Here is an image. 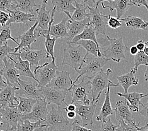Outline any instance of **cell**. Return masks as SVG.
<instances>
[{
    "instance_id": "obj_33",
    "label": "cell",
    "mask_w": 148,
    "mask_h": 131,
    "mask_svg": "<svg viewBox=\"0 0 148 131\" xmlns=\"http://www.w3.org/2000/svg\"><path fill=\"white\" fill-rule=\"evenodd\" d=\"M18 99L19 104L16 107L21 115H26L30 113L37 102V100L34 98H26L20 96H18Z\"/></svg>"
},
{
    "instance_id": "obj_16",
    "label": "cell",
    "mask_w": 148,
    "mask_h": 131,
    "mask_svg": "<svg viewBox=\"0 0 148 131\" xmlns=\"http://www.w3.org/2000/svg\"><path fill=\"white\" fill-rule=\"evenodd\" d=\"M98 101L91 102L89 105H84L76 103L75 104L76 109V113L82 120V125L83 127L86 126H92L93 123V118L96 110L97 104Z\"/></svg>"
},
{
    "instance_id": "obj_52",
    "label": "cell",
    "mask_w": 148,
    "mask_h": 131,
    "mask_svg": "<svg viewBox=\"0 0 148 131\" xmlns=\"http://www.w3.org/2000/svg\"><path fill=\"white\" fill-rule=\"evenodd\" d=\"M136 47L138 49L139 51H143V50L146 47V44L145 42H144L143 40H140L137 42V44L136 45Z\"/></svg>"
},
{
    "instance_id": "obj_25",
    "label": "cell",
    "mask_w": 148,
    "mask_h": 131,
    "mask_svg": "<svg viewBox=\"0 0 148 131\" xmlns=\"http://www.w3.org/2000/svg\"><path fill=\"white\" fill-rule=\"evenodd\" d=\"M102 8L103 9L108 8L110 12H113L114 10L117 11V18L118 19H121L123 16L131 6L130 0H115L111 2H108L107 5H105L103 3H101Z\"/></svg>"
},
{
    "instance_id": "obj_1",
    "label": "cell",
    "mask_w": 148,
    "mask_h": 131,
    "mask_svg": "<svg viewBox=\"0 0 148 131\" xmlns=\"http://www.w3.org/2000/svg\"><path fill=\"white\" fill-rule=\"evenodd\" d=\"M103 45H100V49L103 57L110 59L116 62H119L122 59H125V52L127 46L122 37L112 38L109 36L103 39Z\"/></svg>"
},
{
    "instance_id": "obj_37",
    "label": "cell",
    "mask_w": 148,
    "mask_h": 131,
    "mask_svg": "<svg viewBox=\"0 0 148 131\" xmlns=\"http://www.w3.org/2000/svg\"><path fill=\"white\" fill-rule=\"evenodd\" d=\"M76 10L71 16V19L75 21H82L90 17L89 13L86 12L88 7L75 1Z\"/></svg>"
},
{
    "instance_id": "obj_35",
    "label": "cell",
    "mask_w": 148,
    "mask_h": 131,
    "mask_svg": "<svg viewBox=\"0 0 148 131\" xmlns=\"http://www.w3.org/2000/svg\"><path fill=\"white\" fill-rule=\"evenodd\" d=\"M42 36L45 38V47L47 55L52 58V60L55 59L54 56V45L56 44V38L52 37L50 35V29L49 28L47 30H42Z\"/></svg>"
},
{
    "instance_id": "obj_11",
    "label": "cell",
    "mask_w": 148,
    "mask_h": 131,
    "mask_svg": "<svg viewBox=\"0 0 148 131\" xmlns=\"http://www.w3.org/2000/svg\"><path fill=\"white\" fill-rule=\"evenodd\" d=\"M47 105L48 104L44 98L37 99L32 112L28 114L22 115L21 122L24 120L29 119L30 121L32 120L34 122H37L40 120L45 122L49 114Z\"/></svg>"
},
{
    "instance_id": "obj_45",
    "label": "cell",
    "mask_w": 148,
    "mask_h": 131,
    "mask_svg": "<svg viewBox=\"0 0 148 131\" xmlns=\"http://www.w3.org/2000/svg\"><path fill=\"white\" fill-rule=\"evenodd\" d=\"M72 129L71 131H92L91 129H89L86 127H83L80 124V122L78 120H75L72 123Z\"/></svg>"
},
{
    "instance_id": "obj_20",
    "label": "cell",
    "mask_w": 148,
    "mask_h": 131,
    "mask_svg": "<svg viewBox=\"0 0 148 131\" xmlns=\"http://www.w3.org/2000/svg\"><path fill=\"white\" fill-rule=\"evenodd\" d=\"M21 58L25 61H28L30 63V68L33 66L36 67L40 66L39 61L45 58H51L47 55V52L44 49L34 50V49L23 48L18 52Z\"/></svg>"
},
{
    "instance_id": "obj_59",
    "label": "cell",
    "mask_w": 148,
    "mask_h": 131,
    "mask_svg": "<svg viewBox=\"0 0 148 131\" xmlns=\"http://www.w3.org/2000/svg\"><path fill=\"white\" fill-rule=\"evenodd\" d=\"M144 77H145V81H148V68L146 69V72L144 73Z\"/></svg>"
},
{
    "instance_id": "obj_22",
    "label": "cell",
    "mask_w": 148,
    "mask_h": 131,
    "mask_svg": "<svg viewBox=\"0 0 148 131\" xmlns=\"http://www.w3.org/2000/svg\"><path fill=\"white\" fill-rule=\"evenodd\" d=\"M10 57L14 62V65H15L16 69L18 71L20 76L31 78L34 81H36L34 74L31 71L29 62L28 61L23 60L22 58H21L20 53L13 52L10 54Z\"/></svg>"
},
{
    "instance_id": "obj_62",
    "label": "cell",
    "mask_w": 148,
    "mask_h": 131,
    "mask_svg": "<svg viewBox=\"0 0 148 131\" xmlns=\"http://www.w3.org/2000/svg\"><path fill=\"white\" fill-rule=\"evenodd\" d=\"M2 29H3V27H1V26H0V30L1 31V30H2Z\"/></svg>"
},
{
    "instance_id": "obj_31",
    "label": "cell",
    "mask_w": 148,
    "mask_h": 131,
    "mask_svg": "<svg viewBox=\"0 0 148 131\" xmlns=\"http://www.w3.org/2000/svg\"><path fill=\"white\" fill-rule=\"evenodd\" d=\"M53 8L56 9V12L66 13H74L76 7L73 5L75 0H51Z\"/></svg>"
},
{
    "instance_id": "obj_51",
    "label": "cell",
    "mask_w": 148,
    "mask_h": 131,
    "mask_svg": "<svg viewBox=\"0 0 148 131\" xmlns=\"http://www.w3.org/2000/svg\"><path fill=\"white\" fill-rule=\"evenodd\" d=\"M65 105H66V107L64 108V110L67 112H76V107L75 104H70L68 105L67 103H65Z\"/></svg>"
},
{
    "instance_id": "obj_39",
    "label": "cell",
    "mask_w": 148,
    "mask_h": 131,
    "mask_svg": "<svg viewBox=\"0 0 148 131\" xmlns=\"http://www.w3.org/2000/svg\"><path fill=\"white\" fill-rule=\"evenodd\" d=\"M8 40H12L17 45H19V42L15 38H13L11 34V30L9 27H3L0 32V45H4Z\"/></svg>"
},
{
    "instance_id": "obj_3",
    "label": "cell",
    "mask_w": 148,
    "mask_h": 131,
    "mask_svg": "<svg viewBox=\"0 0 148 131\" xmlns=\"http://www.w3.org/2000/svg\"><path fill=\"white\" fill-rule=\"evenodd\" d=\"M112 73V69L108 68L106 71H103V70H101L96 75L88 79L91 84V97H92L91 102L98 101L101 92L105 88H107L110 85H111L112 87L119 86V83L115 84L112 82L110 80H109V76Z\"/></svg>"
},
{
    "instance_id": "obj_40",
    "label": "cell",
    "mask_w": 148,
    "mask_h": 131,
    "mask_svg": "<svg viewBox=\"0 0 148 131\" xmlns=\"http://www.w3.org/2000/svg\"><path fill=\"white\" fill-rule=\"evenodd\" d=\"M13 52H15V48L10 47L7 42L4 45H0V69H2L1 66L4 59L8 58Z\"/></svg>"
},
{
    "instance_id": "obj_9",
    "label": "cell",
    "mask_w": 148,
    "mask_h": 131,
    "mask_svg": "<svg viewBox=\"0 0 148 131\" xmlns=\"http://www.w3.org/2000/svg\"><path fill=\"white\" fill-rule=\"evenodd\" d=\"M0 111L3 114L2 127H6V131H16L18 122H21L22 115L18 112L17 107H0Z\"/></svg>"
},
{
    "instance_id": "obj_10",
    "label": "cell",
    "mask_w": 148,
    "mask_h": 131,
    "mask_svg": "<svg viewBox=\"0 0 148 131\" xmlns=\"http://www.w3.org/2000/svg\"><path fill=\"white\" fill-rule=\"evenodd\" d=\"M37 26L38 22H36L27 32L15 38L16 40H20V43L19 45L15 48L14 53L18 52L21 49L23 48L31 49V45L36 42L38 37L42 36V30H37V31H36Z\"/></svg>"
},
{
    "instance_id": "obj_55",
    "label": "cell",
    "mask_w": 148,
    "mask_h": 131,
    "mask_svg": "<svg viewBox=\"0 0 148 131\" xmlns=\"http://www.w3.org/2000/svg\"><path fill=\"white\" fill-rule=\"evenodd\" d=\"M96 1V6L98 7V5L101 4V3H103V1H108V2H111L113 1H115V0H95Z\"/></svg>"
},
{
    "instance_id": "obj_58",
    "label": "cell",
    "mask_w": 148,
    "mask_h": 131,
    "mask_svg": "<svg viewBox=\"0 0 148 131\" xmlns=\"http://www.w3.org/2000/svg\"><path fill=\"white\" fill-rule=\"evenodd\" d=\"M3 114L0 111V128L2 127L3 125Z\"/></svg>"
},
{
    "instance_id": "obj_6",
    "label": "cell",
    "mask_w": 148,
    "mask_h": 131,
    "mask_svg": "<svg viewBox=\"0 0 148 131\" xmlns=\"http://www.w3.org/2000/svg\"><path fill=\"white\" fill-rule=\"evenodd\" d=\"M45 122L46 131H61L70 125L69 120L64 117L62 110L54 107H52L49 112Z\"/></svg>"
},
{
    "instance_id": "obj_18",
    "label": "cell",
    "mask_w": 148,
    "mask_h": 131,
    "mask_svg": "<svg viewBox=\"0 0 148 131\" xmlns=\"http://www.w3.org/2000/svg\"><path fill=\"white\" fill-rule=\"evenodd\" d=\"M19 87L7 85L0 91V107H16L19 104V99L16 97V91Z\"/></svg>"
},
{
    "instance_id": "obj_41",
    "label": "cell",
    "mask_w": 148,
    "mask_h": 131,
    "mask_svg": "<svg viewBox=\"0 0 148 131\" xmlns=\"http://www.w3.org/2000/svg\"><path fill=\"white\" fill-rule=\"evenodd\" d=\"M119 125H115L112 122L110 118H107L105 122H102L100 131H117Z\"/></svg>"
},
{
    "instance_id": "obj_43",
    "label": "cell",
    "mask_w": 148,
    "mask_h": 131,
    "mask_svg": "<svg viewBox=\"0 0 148 131\" xmlns=\"http://www.w3.org/2000/svg\"><path fill=\"white\" fill-rule=\"evenodd\" d=\"M107 25L112 28V29H118L119 27H122V21L121 20L118 19L117 17L111 16L110 15H108V19L107 21Z\"/></svg>"
},
{
    "instance_id": "obj_50",
    "label": "cell",
    "mask_w": 148,
    "mask_h": 131,
    "mask_svg": "<svg viewBox=\"0 0 148 131\" xmlns=\"http://www.w3.org/2000/svg\"><path fill=\"white\" fill-rule=\"evenodd\" d=\"M7 85H8V84H7L6 81L3 79L1 69H0V91L5 89Z\"/></svg>"
},
{
    "instance_id": "obj_49",
    "label": "cell",
    "mask_w": 148,
    "mask_h": 131,
    "mask_svg": "<svg viewBox=\"0 0 148 131\" xmlns=\"http://www.w3.org/2000/svg\"><path fill=\"white\" fill-rule=\"evenodd\" d=\"M143 109L140 111H139L138 113L140 115L145 117L148 122V102L145 104H142Z\"/></svg>"
},
{
    "instance_id": "obj_28",
    "label": "cell",
    "mask_w": 148,
    "mask_h": 131,
    "mask_svg": "<svg viewBox=\"0 0 148 131\" xmlns=\"http://www.w3.org/2000/svg\"><path fill=\"white\" fill-rule=\"evenodd\" d=\"M35 0H14L11 10H18L26 13L34 14V8H38Z\"/></svg>"
},
{
    "instance_id": "obj_44",
    "label": "cell",
    "mask_w": 148,
    "mask_h": 131,
    "mask_svg": "<svg viewBox=\"0 0 148 131\" xmlns=\"http://www.w3.org/2000/svg\"><path fill=\"white\" fill-rule=\"evenodd\" d=\"M14 0H0V11L8 13L12 10Z\"/></svg>"
},
{
    "instance_id": "obj_21",
    "label": "cell",
    "mask_w": 148,
    "mask_h": 131,
    "mask_svg": "<svg viewBox=\"0 0 148 131\" xmlns=\"http://www.w3.org/2000/svg\"><path fill=\"white\" fill-rule=\"evenodd\" d=\"M91 25V19L88 18L82 21H75L70 18L67 22L68 29V36L67 37V44L70 43L74 38L83 32L88 26Z\"/></svg>"
},
{
    "instance_id": "obj_30",
    "label": "cell",
    "mask_w": 148,
    "mask_h": 131,
    "mask_svg": "<svg viewBox=\"0 0 148 131\" xmlns=\"http://www.w3.org/2000/svg\"><path fill=\"white\" fill-rule=\"evenodd\" d=\"M132 72L130 71L128 73L117 77L119 84H121L124 88V93H128V90L131 86H136L139 83V80Z\"/></svg>"
},
{
    "instance_id": "obj_32",
    "label": "cell",
    "mask_w": 148,
    "mask_h": 131,
    "mask_svg": "<svg viewBox=\"0 0 148 131\" xmlns=\"http://www.w3.org/2000/svg\"><path fill=\"white\" fill-rule=\"evenodd\" d=\"M81 40H92L96 43L98 47L100 49V45L98 44V42L97 38V35H96V33H95V30L94 29L93 27L91 25L90 26H88L86 29L83 31L82 33H81L79 35L76 36L73 38V40L70 42V43H68V44H73L75 43H76V42H77Z\"/></svg>"
},
{
    "instance_id": "obj_47",
    "label": "cell",
    "mask_w": 148,
    "mask_h": 131,
    "mask_svg": "<svg viewBox=\"0 0 148 131\" xmlns=\"http://www.w3.org/2000/svg\"><path fill=\"white\" fill-rule=\"evenodd\" d=\"M77 3L87 6L88 8H95L96 7V1L95 0H75Z\"/></svg>"
},
{
    "instance_id": "obj_57",
    "label": "cell",
    "mask_w": 148,
    "mask_h": 131,
    "mask_svg": "<svg viewBox=\"0 0 148 131\" xmlns=\"http://www.w3.org/2000/svg\"><path fill=\"white\" fill-rule=\"evenodd\" d=\"M140 131H148V123H147L144 126L140 127Z\"/></svg>"
},
{
    "instance_id": "obj_42",
    "label": "cell",
    "mask_w": 148,
    "mask_h": 131,
    "mask_svg": "<svg viewBox=\"0 0 148 131\" xmlns=\"http://www.w3.org/2000/svg\"><path fill=\"white\" fill-rule=\"evenodd\" d=\"M119 127L117 128V131H140V127H136L132 125L128 124L125 122L124 120L119 121Z\"/></svg>"
},
{
    "instance_id": "obj_29",
    "label": "cell",
    "mask_w": 148,
    "mask_h": 131,
    "mask_svg": "<svg viewBox=\"0 0 148 131\" xmlns=\"http://www.w3.org/2000/svg\"><path fill=\"white\" fill-rule=\"evenodd\" d=\"M120 20L122 22H124L125 25L130 29L146 30L148 27V22L139 17L129 15L125 19H121Z\"/></svg>"
},
{
    "instance_id": "obj_19",
    "label": "cell",
    "mask_w": 148,
    "mask_h": 131,
    "mask_svg": "<svg viewBox=\"0 0 148 131\" xmlns=\"http://www.w3.org/2000/svg\"><path fill=\"white\" fill-rule=\"evenodd\" d=\"M56 12V9L52 8L51 12V21L49 24V29H50V35L52 37L57 38H66L68 36V29L67 26V22L69 20V18L68 16L64 17L61 22L57 24H54V13Z\"/></svg>"
},
{
    "instance_id": "obj_15",
    "label": "cell",
    "mask_w": 148,
    "mask_h": 131,
    "mask_svg": "<svg viewBox=\"0 0 148 131\" xmlns=\"http://www.w3.org/2000/svg\"><path fill=\"white\" fill-rule=\"evenodd\" d=\"M40 89L44 98L48 105L54 104L60 108L63 104H65V99L68 91L56 90L49 86L42 88Z\"/></svg>"
},
{
    "instance_id": "obj_38",
    "label": "cell",
    "mask_w": 148,
    "mask_h": 131,
    "mask_svg": "<svg viewBox=\"0 0 148 131\" xmlns=\"http://www.w3.org/2000/svg\"><path fill=\"white\" fill-rule=\"evenodd\" d=\"M134 67L130 69V71L135 74L139 66L140 65H145L148 66V56H147L143 51H139V52L134 56Z\"/></svg>"
},
{
    "instance_id": "obj_24",
    "label": "cell",
    "mask_w": 148,
    "mask_h": 131,
    "mask_svg": "<svg viewBox=\"0 0 148 131\" xmlns=\"http://www.w3.org/2000/svg\"><path fill=\"white\" fill-rule=\"evenodd\" d=\"M8 13L9 14L10 19L6 27H9L12 23L28 24L29 22H36V17H35L34 14L26 13L16 10H9Z\"/></svg>"
},
{
    "instance_id": "obj_26",
    "label": "cell",
    "mask_w": 148,
    "mask_h": 131,
    "mask_svg": "<svg viewBox=\"0 0 148 131\" xmlns=\"http://www.w3.org/2000/svg\"><path fill=\"white\" fill-rule=\"evenodd\" d=\"M117 95L121 97H124L125 99L130 111L138 112L139 109V106L143 104L140 102V99L144 98V95L143 93H137V92H132V93H117Z\"/></svg>"
},
{
    "instance_id": "obj_60",
    "label": "cell",
    "mask_w": 148,
    "mask_h": 131,
    "mask_svg": "<svg viewBox=\"0 0 148 131\" xmlns=\"http://www.w3.org/2000/svg\"><path fill=\"white\" fill-rule=\"evenodd\" d=\"M34 131H46V130H45V127H40V128L36 129Z\"/></svg>"
},
{
    "instance_id": "obj_5",
    "label": "cell",
    "mask_w": 148,
    "mask_h": 131,
    "mask_svg": "<svg viewBox=\"0 0 148 131\" xmlns=\"http://www.w3.org/2000/svg\"><path fill=\"white\" fill-rule=\"evenodd\" d=\"M58 66L56 64V59H54L35 68L34 74L38 87L44 88L51 83L56 76Z\"/></svg>"
},
{
    "instance_id": "obj_56",
    "label": "cell",
    "mask_w": 148,
    "mask_h": 131,
    "mask_svg": "<svg viewBox=\"0 0 148 131\" xmlns=\"http://www.w3.org/2000/svg\"><path fill=\"white\" fill-rule=\"evenodd\" d=\"M145 44H146V47L143 50V52L147 56H148V41L145 42Z\"/></svg>"
},
{
    "instance_id": "obj_36",
    "label": "cell",
    "mask_w": 148,
    "mask_h": 131,
    "mask_svg": "<svg viewBox=\"0 0 148 131\" xmlns=\"http://www.w3.org/2000/svg\"><path fill=\"white\" fill-rule=\"evenodd\" d=\"M43 122L40 120L32 122H30L29 119L24 120L22 122H18L16 131H34L36 129L40 127H45L46 125L43 123Z\"/></svg>"
},
{
    "instance_id": "obj_61",
    "label": "cell",
    "mask_w": 148,
    "mask_h": 131,
    "mask_svg": "<svg viewBox=\"0 0 148 131\" xmlns=\"http://www.w3.org/2000/svg\"><path fill=\"white\" fill-rule=\"evenodd\" d=\"M148 97V93H146V94H145L144 95V97Z\"/></svg>"
},
{
    "instance_id": "obj_27",
    "label": "cell",
    "mask_w": 148,
    "mask_h": 131,
    "mask_svg": "<svg viewBox=\"0 0 148 131\" xmlns=\"http://www.w3.org/2000/svg\"><path fill=\"white\" fill-rule=\"evenodd\" d=\"M112 87L111 85L107 88L106 92L105 93V98L103 105L101 106L100 114L97 115V120L98 121L103 122L108 118V116L112 115L114 112V108L112 107L110 98V88Z\"/></svg>"
},
{
    "instance_id": "obj_2",
    "label": "cell",
    "mask_w": 148,
    "mask_h": 131,
    "mask_svg": "<svg viewBox=\"0 0 148 131\" xmlns=\"http://www.w3.org/2000/svg\"><path fill=\"white\" fill-rule=\"evenodd\" d=\"M86 51L82 46L68 44L64 51V57L60 65H67L79 73L87 57Z\"/></svg>"
},
{
    "instance_id": "obj_48",
    "label": "cell",
    "mask_w": 148,
    "mask_h": 131,
    "mask_svg": "<svg viewBox=\"0 0 148 131\" xmlns=\"http://www.w3.org/2000/svg\"><path fill=\"white\" fill-rule=\"evenodd\" d=\"M130 4L131 6H136L138 7L144 6L146 7L148 11V3L147 0H130Z\"/></svg>"
},
{
    "instance_id": "obj_54",
    "label": "cell",
    "mask_w": 148,
    "mask_h": 131,
    "mask_svg": "<svg viewBox=\"0 0 148 131\" xmlns=\"http://www.w3.org/2000/svg\"><path fill=\"white\" fill-rule=\"evenodd\" d=\"M76 115V112H67V117L70 119H75Z\"/></svg>"
},
{
    "instance_id": "obj_13",
    "label": "cell",
    "mask_w": 148,
    "mask_h": 131,
    "mask_svg": "<svg viewBox=\"0 0 148 131\" xmlns=\"http://www.w3.org/2000/svg\"><path fill=\"white\" fill-rule=\"evenodd\" d=\"M10 56L8 58H5L3 61L4 66L1 69L3 76L5 78L8 85L19 87L18 79L20 78V76Z\"/></svg>"
},
{
    "instance_id": "obj_34",
    "label": "cell",
    "mask_w": 148,
    "mask_h": 131,
    "mask_svg": "<svg viewBox=\"0 0 148 131\" xmlns=\"http://www.w3.org/2000/svg\"><path fill=\"white\" fill-rule=\"evenodd\" d=\"M73 44L82 46L86 50L87 55L91 54L96 56V57H102L101 53L99 48L98 47L96 43L92 40H81Z\"/></svg>"
},
{
    "instance_id": "obj_63",
    "label": "cell",
    "mask_w": 148,
    "mask_h": 131,
    "mask_svg": "<svg viewBox=\"0 0 148 131\" xmlns=\"http://www.w3.org/2000/svg\"><path fill=\"white\" fill-rule=\"evenodd\" d=\"M0 131H6V130H0Z\"/></svg>"
},
{
    "instance_id": "obj_17",
    "label": "cell",
    "mask_w": 148,
    "mask_h": 131,
    "mask_svg": "<svg viewBox=\"0 0 148 131\" xmlns=\"http://www.w3.org/2000/svg\"><path fill=\"white\" fill-rule=\"evenodd\" d=\"M73 81L70 73L65 71H57L54 78L47 86L56 90L69 91L73 86Z\"/></svg>"
},
{
    "instance_id": "obj_53",
    "label": "cell",
    "mask_w": 148,
    "mask_h": 131,
    "mask_svg": "<svg viewBox=\"0 0 148 131\" xmlns=\"http://www.w3.org/2000/svg\"><path fill=\"white\" fill-rule=\"evenodd\" d=\"M130 52L132 55L136 56L137 53L139 52V51H138V49H137V48L136 47V45H133L130 48Z\"/></svg>"
},
{
    "instance_id": "obj_4",
    "label": "cell",
    "mask_w": 148,
    "mask_h": 131,
    "mask_svg": "<svg viewBox=\"0 0 148 131\" xmlns=\"http://www.w3.org/2000/svg\"><path fill=\"white\" fill-rule=\"evenodd\" d=\"M110 60V59L103 57V56L96 57L91 54L88 55L84 65L79 73V76H77L76 80L73 81V86L75 85L81 77L84 76L88 79L96 75L98 73L102 70V68Z\"/></svg>"
},
{
    "instance_id": "obj_46",
    "label": "cell",
    "mask_w": 148,
    "mask_h": 131,
    "mask_svg": "<svg viewBox=\"0 0 148 131\" xmlns=\"http://www.w3.org/2000/svg\"><path fill=\"white\" fill-rule=\"evenodd\" d=\"M9 19L10 16L8 13L0 11V26H1L3 28L5 27Z\"/></svg>"
},
{
    "instance_id": "obj_12",
    "label": "cell",
    "mask_w": 148,
    "mask_h": 131,
    "mask_svg": "<svg viewBox=\"0 0 148 131\" xmlns=\"http://www.w3.org/2000/svg\"><path fill=\"white\" fill-rule=\"evenodd\" d=\"M88 9L90 11L91 25L93 27L96 35H106V27L107 25L108 15H104L101 14L97 6L95 8L88 7Z\"/></svg>"
},
{
    "instance_id": "obj_14",
    "label": "cell",
    "mask_w": 148,
    "mask_h": 131,
    "mask_svg": "<svg viewBox=\"0 0 148 131\" xmlns=\"http://www.w3.org/2000/svg\"><path fill=\"white\" fill-rule=\"evenodd\" d=\"M114 112L115 114L116 119L118 121L124 120L128 124L132 125L136 127H140V123H137L131 111L128 107L127 102L125 100L122 101H118L116 104V107L114 108Z\"/></svg>"
},
{
    "instance_id": "obj_7",
    "label": "cell",
    "mask_w": 148,
    "mask_h": 131,
    "mask_svg": "<svg viewBox=\"0 0 148 131\" xmlns=\"http://www.w3.org/2000/svg\"><path fill=\"white\" fill-rule=\"evenodd\" d=\"M69 91L71 93V104L78 103L84 105H90L91 102L88 98V95L91 93V84L86 78L83 77L82 81L73 86Z\"/></svg>"
},
{
    "instance_id": "obj_23",
    "label": "cell",
    "mask_w": 148,
    "mask_h": 131,
    "mask_svg": "<svg viewBox=\"0 0 148 131\" xmlns=\"http://www.w3.org/2000/svg\"><path fill=\"white\" fill-rule=\"evenodd\" d=\"M48 0H43L41 6L36 10L37 13L36 22H38V27L42 30H47L51 21L52 10H46Z\"/></svg>"
},
{
    "instance_id": "obj_8",
    "label": "cell",
    "mask_w": 148,
    "mask_h": 131,
    "mask_svg": "<svg viewBox=\"0 0 148 131\" xmlns=\"http://www.w3.org/2000/svg\"><path fill=\"white\" fill-rule=\"evenodd\" d=\"M19 90L16 91V94L23 97L34 98L36 100L44 98L40 88L38 86V83L34 81H24L18 79Z\"/></svg>"
}]
</instances>
